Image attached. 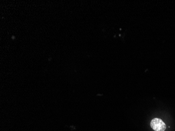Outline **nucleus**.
<instances>
[{"label":"nucleus","instance_id":"obj_1","mask_svg":"<svg viewBox=\"0 0 175 131\" xmlns=\"http://www.w3.org/2000/svg\"><path fill=\"white\" fill-rule=\"evenodd\" d=\"M151 126L155 131H165L166 128L165 123L158 118H154L151 120Z\"/></svg>","mask_w":175,"mask_h":131}]
</instances>
